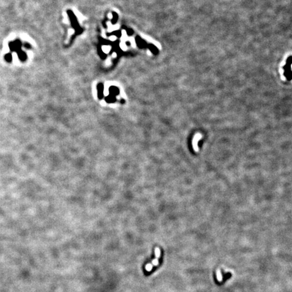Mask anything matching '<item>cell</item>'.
I'll use <instances>...</instances> for the list:
<instances>
[{"instance_id": "6da1fadb", "label": "cell", "mask_w": 292, "mask_h": 292, "mask_svg": "<svg viewBox=\"0 0 292 292\" xmlns=\"http://www.w3.org/2000/svg\"><path fill=\"white\" fill-rule=\"evenodd\" d=\"M202 137H203L202 134V133H197L196 135L193 136V150H194L196 152H199V148H198V146H197V142H198V141L200 140Z\"/></svg>"}, {"instance_id": "7a4b0ae2", "label": "cell", "mask_w": 292, "mask_h": 292, "mask_svg": "<svg viewBox=\"0 0 292 292\" xmlns=\"http://www.w3.org/2000/svg\"><path fill=\"white\" fill-rule=\"evenodd\" d=\"M109 91H110V95L115 97L118 95L120 93L119 89H118V87H115V86H112V87H110V89H109Z\"/></svg>"}, {"instance_id": "3957f363", "label": "cell", "mask_w": 292, "mask_h": 292, "mask_svg": "<svg viewBox=\"0 0 292 292\" xmlns=\"http://www.w3.org/2000/svg\"><path fill=\"white\" fill-rule=\"evenodd\" d=\"M97 91H98V97L100 99H102L103 97V85L102 83H100L97 85Z\"/></svg>"}, {"instance_id": "277c9868", "label": "cell", "mask_w": 292, "mask_h": 292, "mask_svg": "<svg viewBox=\"0 0 292 292\" xmlns=\"http://www.w3.org/2000/svg\"><path fill=\"white\" fill-rule=\"evenodd\" d=\"M116 99L115 96H113L112 95H108V96L106 97V101L108 103H114V102H116Z\"/></svg>"}, {"instance_id": "5b68a950", "label": "cell", "mask_w": 292, "mask_h": 292, "mask_svg": "<svg viewBox=\"0 0 292 292\" xmlns=\"http://www.w3.org/2000/svg\"><path fill=\"white\" fill-rule=\"evenodd\" d=\"M216 278H217V279L218 281L221 282L222 281V276L221 271H220L219 269H218L217 272H216Z\"/></svg>"}, {"instance_id": "8992f818", "label": "cell", "mask_w": 292, "mask_h": 292, "mask_svg": "<svg viewBox=\"0 0 292 292\" xmlns=\"http://www.w3.org/2000/svg\"><path fill=\"white\" fill-rule=\"evenodd\" d=\"M152 268H153V265L151 263H149L146 266V270L147 271H152Z\"/></svg>"}, {"instance_id": "52a82bcc", "label": "cell", "mask_w": 292, "mask_h": 292, "mask_svg": "<svg viewBox=\"0 0 292 292\" xmlns=\"http://www.w3.org/2000/svg\"><path fill=\"white\" fill-rule=\"evenodd\" d=\"M158 259L159 258H156L155 259H153V260H152V264L153 265V266H158V264H159V262H158Z\"/></svg>"}, {"instance_id": "ba28073f", "label": "cell", "mask_w": 292, "mask_h": 292, "mask_svg": "<svg viewBox=\"0 0 292 292\" xmlns=\"http://www.w3.org/2000/svg\"><path fill=\"white\" fill-rule=\"evenodd\" d=\"M113 20H112V23H116V21H117L118 20V15L116 13H115V12H114L113 13Z\"/></svg>"}, {"instance_id": "9c48e42d", "label": "cell", "mask_w": 292, "mask_h": 292, "mask_svg": "<svg viewBox=\"0 0 292 292\" xmlns=\"http://www.w3.org/2000/svg\"><path fill=\"white\" fill-rule=\"evenodd\" d=\"M98 52H99V54H100V55L102 56V58H105V57H106V55H105V54L102 51V50H100H100H98Z\"/></svg>"}, {"instance_id": "30bf717a", "label": "cell", "mask_w": 292, "mask_h": 292, "mask_svg": "<svg viewBox=\"0 0 292 292\" xmlns=\"http://www.w3.org/2000/svg\"><path fill=\"white\" fill-rule=\"evenodd\" d=\"M114 35L116 36H117V37H120V36L121 35V33L120 31H116V32H114Z\"/></svg>"}]
</instances>
